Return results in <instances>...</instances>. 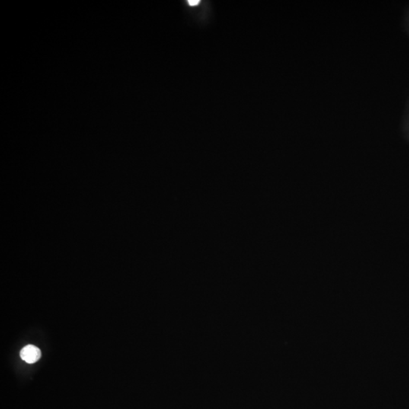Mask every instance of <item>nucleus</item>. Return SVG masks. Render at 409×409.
<instances>
[{"mask_svg":"<svg viewBox=\"0 0 409 409\" xmlns=\"http://www.w3.org/2000/svg\"><path fill=\"white\" fill-rule=\"evenodd\" d=\"M20 356L24 362L29 364L35 363L41 357V352L33 345L24 346L20 352Z\"/></svg>","mask_w":409,"mask_h":409,"instance_id":"obj_1","label":"nucleus"}]
</instances>
